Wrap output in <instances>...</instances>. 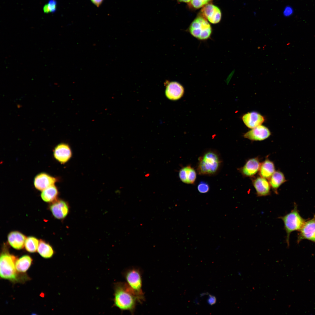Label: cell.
<instances>
[{"instance_id": "1", "label": "cell", "mask_w": 315, "mask_h": 315, "mask_svg": "<svg viewBox=\"0 0 315 315\" xmlns=\"http://www.w3.org/2000/svg\"><path fill=\"white\" fill-rule=\"evenodd\" d=\"M114 305L121 311H128L133 314L140 300L126 283H116L114 286Z\"/></svg>"}, {"instance_id": "2", "label": "cell", "mask_w": 315, "mask_h": 315, "mask_svg": "<svg viewBox=\"0 0 315 315\" xmlns=\"http://www.w3.org/2000/svg\"><path fill=\"white\" fill-rule=\"evenodd\" d=\"M221 163V159L217 152L208 150L199 158L197 172L201 175H214L219 170Z\"/></svg>"}, {"instance_id": "3", "label": "cell", "mask_w": 315, "mask_h": 315, "mask_svg": "<svg viewBox=\"0 0 315 315\" xmlns=\"http://www.w3.org/2000/svg\"><path fill=\"white\" fill-rule=\"evenodd\" d=\"M16 257L7 251L2 252L0 258V274L2 279L16 282L19 281L15 263Z\"/></svg>"}, {"instance_id": "4", "label": "cell", "mask_w": 315, "mask_h": 315, "mask_svg": "<svg viewBox=\"0 0 315 315\" xmlns=\"http://www.w3.org/2000/svg\"><path fill=\"white\" fill-rule=\"evenodd\" d=\"M282 220L284 228L286 232V241L287 246H289L290 236L293 231H300L305 220L300 215L298 212L297 204L295 203L293 209L290 213L278 218Z\"/></svg>"}, {"instance_id": "5", "label": "cell", "mask_w": 315, "mask_h": 315, "mask_svg": "<svg viewBox=\"0 0 315 315\" xmlns=\"http://www.w3.org/2000/svg\"><path fill=\"white\" fill-rule=\"evenodd\" d=\"M188 30L192 36L201 41L209 39L212 33L210 24L202 16H198L195 19Z\"/></svg>"}, {"instance_id": "6", "label": "cell", "mask_w": 315, "mask_h": 315, "mask_svg": "<svg viewBox=\"0 0 315 315\" xmlns=\"http://www.w3.org/2000/svg\"><path fill=\"white\" fill-rule=\"evenodd\" d=\"M126 283L139 298L141 303L144 300L142 290V278L140 270L136 268L127 269L124 273Z\"/></svg>"}, {"instance_id": "7", "label": "cell", "mask_w": 315, "mask_h": 315, "mask_svg": "<svg viewBox=\"0 0 315 315\" xmlns=\"http://www.w3.org/2000/svg\"><path fill=\"white\" fill-rule=\"evenodd\" d=\"M299 231L298 243L306 239L315 243V215L311 219L305 221Z\"/></svg>"}, {"instance_id": "8", "label": "cell", "mask_w": 315, "mask_h": 315, "mask_svg": "<svg viewBox=\"0 0 315 315\" xmlns=\"http://www.w3.org/2000/svg\"><path fill=\"white\" fill-rule=\"evenodd\" d=\"M202 16L211 23H219L221 19V13L217 6L211 4H207L201 10Z\"/></svg>"}, {"instance_id": "9", "label": "cell", "mask_w": 315, "mask_h": 315, "mask_svg": "<svg viewBox=\"0 0 315 315\" xmlns=\"http://www.w3.org/2000/svg\"><path fill=\"white\" fill-rule=\"evenodd\" d=\"M271 132L266 127L262 125L257 126L245 133L244 137L252 141H261L268 138Z\"/></svg>"}, {"instance_id": "10", "label": "cell", "mask_w": 315, "mask_h": 315, "mask_svg": "<svg viewBox=\"0 0 315 315\" xmlns=\"http://www.w3.org/2000/svg\"><path fill=\"white\" fill-rule=\"evenodd\" d=\"M261 164L258 157L251 158L239 171L245 177H252L259 172Z\"/></svg>"}, {"instance_id": "11", "label": "cell", "mask_w": 315, "mask_h": 315, "mask_svg": "<svg viewBox=\"0 0 315 315\" xmlns=\"http://www.w3.org/2000/svg\"><path fill=\"white\" fill-rule=\"evenodd\" d=\"M53 155L56 160L61 164L67 162L71 158L72 151L69 146L65 143L57 145L53 151Z\"/></svg>"}, {"instance_id": "12", "label": "cell", "mask_w": 315, "mask_h": 315, "mask_svg": "<svg viewBox=\"0 0 315 315\" xmlns=\"http://www.w3.org/2000/svg\"><path fill=\"white\" fill-rule=\"evenodd\" d=\"M50 209L55 218L58 219H62L68 215L69 207L65 201L62 200H56L50 205Z\"/></svg>"}, {"instance_id": "13", "label": "cell", "mask_w": 315, "mask_h": 315, "mask_svg": "<svg viewBox=\"0 0 315 315\" xmlns=\"http://www.w3.org/2000/svg\"><path fill=\"white\" fill-rule=\"evenodd\" d=\"M57 179L45 173H41L35 177L34 183L37 190L42 191L51 186L54 185Z\"/></svg>"}, {"instance_id": "14", "label": "cell", "mask_w": 315, "mask_h": 315, "mask_svg": "<svg viewBox=\"0 0 315 315\" xmlns=\"http://www.w3.org/2000/svg\"><path fill=\"white\" fill-rule=\"evenodd\" d=\"M184 92L183 86L177 82H169L166 85V96L171 100H176L179 99L183 95Z\"/></svg>"}, {"instance_id": "15", "label": "cell", "mask_w": 315, "mask_h": 315, "mask_svg": "<svg viewBox=\"0 0 315 315\" xmlns=\"http://www.w3.org/2000/svg\"><path fill=\"white\" fill-rule=\"evenodd\" d=\"M242 119L246 126L251 129L261 125L265 120L262 115L255 111L245 113L242 116Z\"/></svg>"}, {"instance_id": "16", "label": "cell", "mask_w": 315, "mask_h": 315, "mask_svg": "<svg viewBox=\"0 0 315 315\" xmlns=\"http://www.w3.org/2000/svg\"><path fill=\"white\" fill-rule=\"evenodd\" d=\"M252 183L256 190L257 196H265L270 195L271 186L267 179L260 176L253 179Z\"/></svg>"}, {"instance_id": "17", "label": "cell", "mask_w": 315, "mask_h": 315, "mask_svg": "<svg viewBox=\"0 0 315 315\" xmlns=\"http://www.w3.org/2000/svg\"><path fill=\"white\" fill-rule=\"evenodd\" d=\"M7 238L10 245L16 249H22L24 246L26 238L24 235L19 232H11L8 234Z\"/></svg>"}, {"instance_id": "18", "label": "cell", "mask_w": 315, "mask_h": 315, "mask_svg": "<svg viewBox=\"0 0 315 315\" xmlns=\"http://www.w3.org/2000/svg\"><path fill=\"white\" fill-rule=\"evenodd\" d=\"M179 176L183 182L187 184H193L196 179L197 174L194 168L188 165L180 169Z\"/></svg>"}, {"instance_id": "19", "label": "cell", "mask_w": 315, "mask_h": 315, "mask_svg": "<svg viewBox=\"0 0 315 315\" xmlns=\"http://www.w3.org/2000/svg\"><path fill=\"white\" fill-rule=\"evenodd\" d=\"M275 172L274 164L268 158H266L261 163L259 171L260 176L269 179Z\"/></svg>"}, {"instance_id": "20", "label": "cell", "mask_w": 315, "mask_h": 315, "mask_svg": "<svg viewBox=\"0 0 315 315\" xmlns=\"http://www.w3.org/2000/svg\"><path fill=\"white\" fill-rule=\"evenodd\" d=\"M269 180L271 187L276 194L278 193V188L287 181L284 174L279 170L275 171Z\"/></svg>"}, {"instance_id": "21", "label": "cell", "mask_w": 315, "mask_h": 315, "mask_svg": "<svg viewBox=\"0 0 315 315\" xmlns=\"http://www.w3.org/2000/svg\"><path fill=\"white\" fill-rule=\"evenodd\" d=\"M42 191L41 197L44 201L47 202H53L57 200L58 191L55 185L49 186Z\"/></svg>"}, {"instance_id": "22", "label": "cell", "mask_w": 315, "mask_h": 315, "mask_svg": "<svg viewBox=\"0 0 315 315\" xmlns=\"http://www.w3.org/2000/svg\"><path fill=\"white\" fill-rule=\"evenodd\" d=\"M32 259L29 256L24 255L17 259L15 266L17 271L23 273L26 272L30 267Z\"/></svg>"}, {"instance_id": "23", "label": "cell", "mask_w": 315, "mask_h": 315, "mask_svg": "<svg viewBox=\"0 0 315 315\" xmlns=\"http://www.w3.org/2000/svg\"><path fill=\"white\" fill-rule=\"evenodd\" d=\"M37 251L42 257L45 258H50L54 254L53 250L51 246L42 240L39 241Z\"/></svg>"}, {"instance_id": "24", "label": "cell", "mask_w": 315, "mask_h": 315, "mask_svg": "<svg viewBox=\"0 0 315 315\" xmlns=\"http://www.w3.org/2000/svg\"><path fill=\"white\" fill-rule=\"evenodd\" d=\"M39 242L38 240L34 237L26 238L24 246L26 250L30 253H34L37 250Z\"/></svg>"}, {"instance_id": "25", "label": "cell", "mask_w": 315, "mask_h": 315, "mask_svg": "<svg viewBox=\"0 0 315 315\" xmlns=\"http://www.w3.org/2000/svg\"><path fill=\"white\" fill-rule=\"evenodd\" d=\"M212 0H192L191 4L194 8L198 9L206 5Z\"/></svg>"}, {"instance_id": "26", "label": "cell", "mask_w": 315, "mask_h": 315, "mask_svg": "<svg viewBox=\"0 0 315 315\" xmlns=\"http://www.w3.org/2000/svg\"><path fill=\"white\" fill-rule=\"evenodd\" d=\"M197 188L198 191L202 193H206L208 192L209 190L208 184L204 181H201L199 183Z\"/></svg>"}, {"instance_id": "27", "label": "cell", "mask_w": 315, "mask_h": 315, "mask_svg": "<svg viewBox=\"0 0 315 315\" xmlns=\"http://www.w3.org/2000/svg\"><path fill=\"white\" fill-rule=\"evenodd\" d=\"M50 13H54L57 10V2L56 0H49L47 4Z\"/></svg>"}, {"instance_id": "28", "label": "cell", "mask_w": 315, "mask_h": 315, "mask_svg": "<svg viewBox=\"0 0 315 315\" xmlns=\"http://www.w3.org/2000/svg\"><path fill=\"white\" fill-rule=\"evenodd\" d=\"M216 301L215 296L211 295H209L207 300L208 303L210 305H213L216 303Z\"/></svg>"}, {"instance_id": "29", "label": "cell", "mask_w": 315, "mask_h": 315, "mask_svg": "<svg viewBox=\"0 0 315 315\" xmlns=\"http://www.w3.org/2000/svg\"><path fill=\"white\" fill-rule=\"evenodd\" d=\"M292 10L291 8L287 7L285 9L284 14L286 16H288L290 15L292 13Z\"/></svg>"}, {"instance_id": "30", "label": "cell", "mask_w": 315, "mask_h": 315, "mask_svg": "<svg viewBox=\"0 0 315 315\" xmlns=\"http://www.w3.org/2000/svg\"><path fill=\"white\" fill-rule=\"evenodd\" d=\"M104 0H91V2L97 7L102 3Z\"/></svg>"}, {"instance_id": "31", "label": "cell", "mask_w": 315, "mask_h": 315, "mask_svg": "<svg viewBox=\"0 0 315 315\" xmlns=\"http://www.w3.org/2000/svg\"><path fill=\"white\" fill-rule=\"evenodd\" d=\"M43 10L45 13H50L47 4L44 5L43 8Z\"/></svg>"}, {"instance_id": "32", "label": "cell", "mask_w": 315, "mask_h": 315, "mask_svg": "<svg viewBox=\"0 0 315 315\" xmlns=\"http://www.w3.org/2000/svg\"><path fill=\"white\" fill-rule=\"evenodd\" d=\"M192 0H177L178 2H183V3H189Z\"/></svg>"}]
</instances>
